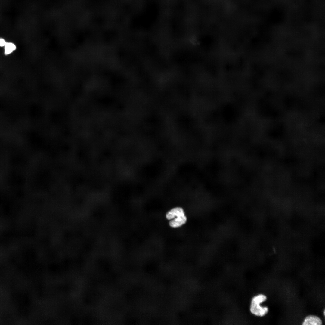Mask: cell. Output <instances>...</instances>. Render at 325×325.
<instances>
[{"mask_svg":"<svg viewBox=\"0 0 325 325\" xmlns=\"http://www.w3.org/2000/svg\"><path fill=\"white\" fill-rule=\"evenodd\" d=\"M267 299L265 296L259 294L253 297L252 299L250 307V311L253 314L259 316H262L268 311L267 307H262L260 304L265 301Z\"/></svg>","mask_w":325,"mask_h":325,"instance_id":"cell-1","label":"cell"},{"mask_svg":"<svg viewBox=\"0 0 325 325\" xmlns=\"http://www.w3.org/2000/svg\"><path fill=\"white\" fill-rule=\"evenodd\" d=\"M185 215L183 209L181 207H177L173 208L169 211L166 214V217L169 220H171L175 218Z\"/></svg>","mask_w":325,"mask_h":325,"instance_id":"cell-2","label":"cell"},{"mask_svg":"<svg viewBox=\"0 0 325 325\" xmlns=\"http://www.w3.org/2000/svg\"><path fill=\"white\" fill-rule=\"evenodd\" d=\"M187 220V218L185 215H181L171 220L169 222V224L172 227L178 228L184 224Z\"/></svg>","mask_w":325,"mask_h":325,"instance_id":"cell-3","label":"cell"},{"mask_svg":"<svg viewBox=\"0 0 325 325\" xmlns=\"http://www.w3.org/2000/svg\"><path fill=\"white\" fill-rule=\"evenodd\" d=\"M322 324V321L319 317L316 316L310 315L306 317L302 325H320Z\"/></svg>","mask_w":325,"mask_h":325,"instance_id":"cell-4","label":"cell"},{"mask_svg":"<svg viewBox=\"0 0 325 325\" xmlns=\"http://www.w3.org/2000/svg\"><path fill=\"white\" fill-rule=\"evenodd\" d=\"M16 49V45L14 44L11 42H7L5 46V53L7 54H9Z\"/></svg>","mask_w":325,"mask_h":325,"instance_id":"cell-5","label":"cell"},{"mask_svg":"<svg viewBox=\"0 0 325 325\" xmlns=\"http://www.w3.org/2000/svg\"><path fill=\"white\" fill-rule=\"evenodd\" d=\"M5 40L2 38H0V46L1 47L5 46L6 43Z\"/></svg>","mask_w":325,"mask_h":325,"instance_id":"cell-6","label":"cell"}]
</instances>
